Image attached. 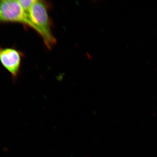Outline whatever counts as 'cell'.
Instances as JSON below:
<instances>
[{"label":"cell","mask_w":157,"mask_h":157,"mask_svg":"<svg viewBox=\"0 0 157 157\" xmlns=\"http://www.w3.org/2000/svg\"><path fill=\"white\" fill-rule=\"evenodd\" d=\"M50 4L42 0H35L28 13L29 27L40 35L45 46L49 50L52 49L56 44V38L52 34V23L49 16Z\"/></svg>","instance_id":"obj_1"},{"label":"cell","mask_w":157,"mask_h":157,"mask_svg":"<svg viewBox=\"0 0 157 157\" xmlns=\"http://www.w3.org/2000/svg\"><path fill=\"white\" fill-rule=\"evenodd\" d=\"M0 15L1 21L20 23L29 26L27 13L20 5L18 1H0Z\"/></svg>","instance_id":"obj_2"},{"label":"cell","mask_w":157,"mask_h":157,"mask_svg":"<svg viewBox=\"0 0 157 157\" xmlns=\"http://www.w3.org/2000/svg\"><path fill=\"white\" fill-rule=\"evenodd\" d=\"M23 54L17 49L0 46V62L3 67L16 78L20 71Z\"/></svg>","instance_id":"obj_3"},{"label":"cell","mask_w":157,"mask_h":157,"mask_svg":"<svg viewBox=\"0 0 157 157\" xmlns=\"http://www.w3.org/2000/svg\"><path fill=\"white\" fill-rule=\"evenodd\" d=\"M35 0H20L18 1L20 5L24 10L25 12L28 13L31 7L34 3Z\"/></svg>","instance_id":"obj_4"},{"label":"cell","mask_w":157,"mask_h":157,"mask_svg":"<svg viewBox=\"0 0 157 157\" xmlns=\"http://www.w3.org/2000/svg\"><path fill=\"white\" fill-rule=\"evenodd\" d=\"M1 21V15H0V21Z\"/></svg>","instance_id":"obj_5"}]
</instances>
